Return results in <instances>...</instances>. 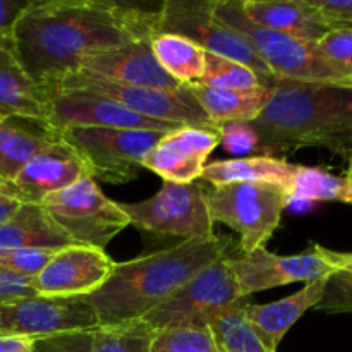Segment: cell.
I'll return each instance as SVG.
<instances>
[{"instance_id": "obj_1", "label": "cell", "mask_w": 352, "mask_h": 352, "mask_svg": "<svg viewBox=\"0 0 352 352\" xmlns=\"http://www.w3.org/2000/svg\"><path fill=\"white\" fill-rule=\"evenodd\" d=\"M158 33V10L103 0L30 2L12 28L14 48L41 98L91 55Z\"/></svg>"}, {"instance_id": "obj_2", "label": "cell", "mask_w": 352, "mask_h": 352, "mask_svg": "<svg viewBox=\"0 0 352 352\" xmlns=\"http://www.w3.org/2000/svg\"><path fill=\"white\" fill-rule=\"evenodd\" d=\"M234 239L213 236L182 241L172 248L113 265L105 284L89 296L100 325L143 320L188 284L196 274L226 258Z\"/></svg>"}, {"instance_id": "obj_3", "label": "cell", "mask_w": 352, "mask_h": 352, "mask_svg": "<svg viewBox=\"0 0 352 352\" xmlns=\"http://www.w3.org/2000/svg\"><path fill=\"white\" fill-rule=\"evenodd\" d=\"M250 124L260 140L258 150L270 157L316 146L327 134L352 124V88L278 79L265 109Z\"/></svg>"}, {"instance_id": "obj_4", "label": "cell", "mask_w": 352, "mask_h": 352, "mask_svg": "<svg viewBox=\"0 0 352 352\" xmlns=\"http://www.w3.org/2000/svg\"><path fill=\"white\" fill-rule=\"evenodd\" d=\"M213 14L250 41L277 79L346 85L352 76L342 65L330 60L316 43L254 24L243 12L241 0H213Z\"/></svg>"}, {"instance_id": "obj_5", "label": "cell", "mask_w": 352, "mask_h": 352, "mask_svg": "<svg viewBox=\"0 0 352 352\" xmlns=\"http://www.w3.org/2000/svg\"><path fill=\"white\" fill-rule=\"evenodd\" d=\"M213 223H226L241 236V253H253L274 236L289 205L287 192L274 184L230 182L206 189Z\"/></svg>"}, {"instance_id": "obj_6", "label": "cell", "mask_w": 352, "mask_h": 352, "mask_svg": "<svg viewBox=\"0 0 352 352\" xmlns=\"http://www.w3.org/2000/svg\"><path fill=\"white\" fill-rule=\"evenodd\" d=\"M167 133L110 127H69L57 136L74 148L88 168L89 177L109 184L134 181L143 160Z\"/></svg>"}, {"instance_id": "obj_7", "label": "cell", "mask_w": 352, "mask_h": 352, "mask_svg": "<svg viewBox=\"0 0 352 352\" xmlns=\"http://www.w3.org/2000/svg\"><path fill=\"white\" fill-rule=\"evenodd\" d=\"M158 33H175L198 43L206 54L220 55L253 69L261 86L274 88L278 79L258 57L250 41L213 14V0H168L158 10Z\"/></svg>"}, {"instance_id": "obj_8", "label": "cell", "mask_w": 352, "mask_h": 352, "mask_svg": "<svg viewBox=\"0 0 352 352\" xmlns=\"http://www.w3.org/2000/svg\"><path fill=\"white\" fill-rule=\"evenodd\" d=\"M58 91L95 93V95L113 100V102L120 103L126 109L133 110V112L140 113L143 117H148V119L164 120V122L179 124V126L219 129L208 119V116L203 112V109L196 102L188 86H182L179 89L129 86L74 71L65 76V78H62L50 91L45 93L43 102L47 96Z\"/></svg>"}, {"instance_id": "obj_9", "label": "cell", "mask_w": 352, "mask_h": 352, "mask_svg": "<svg viewBox=\"0 0 352 352\" xmlns=\"http://www.w3.org/2000/svg\"><path fill=\"white\" fill-rule=\"evenodd\" d=\"M52 220L74 244L105 250L107 244L129 226L119 203L103 195L91 177L79 179L40 203Z\"/></svg>"}, {"instance_id": "obj_10", "label": "cell", "mask_w": 352, "mask_h": 352, "mask_svg": "<svg viewBox=\"0 0 352 352\" xmlns=\"http://www.w3.org/2000/svg\"><path fill=\"white\" fill-rule=\"evenodd\" d=\"M129 223L157 236L182 237L184 241L215 236L201 182H165L160 191L144 201L119 203Z\"/></svg>"}, {"instance_id": "obj_11", "label": "cell", "mask_w": 352, "mask_h": 352, "mask_svg": "<svg viewBox=\"0 0 352 352\" xmlns=\"http://www.w3.org/2000/svg\"><path fill=\"white\" fill-rule=\"evenodd\" d=\"M239 299L243 296L226 256L203 268L143 320L155 330L175 325H206L213 315Z\"/></svg>"}, {"instance_id": "obj_12", "label": "cell", "mask_w": 352, "mask_h": 352, "mask_svg": "<svg viewBox=\"0 0 352 352\" xmlns=\"http://www.w3.org/2000/svg\"><path fill=\"white\" fill-rule=\"evenodd\" d=\"M100 325L86 296L79 298H31L0 302V336L40 339L74 330H93Z\"/></svg>"}, {"instance_id": "obj_13", "label": "cell", "mask_w": 352, "mask_h": 352, "mask_svg": "<svg viewBox=\"0 0 352 352\" xmlns=\"http://www.w3.org/2000/svg\"><path fill=\"white\" fill-rule=\"evenodd\" d=\"M243 298L294 282H311L336 272L325 248L313 244L299 254H275L265 248L241 256H227Z\"/></svg>"}, {"instance_id": "obj_14", "label": "cell", "mask_w": 352, "mask_h": 352, "mask_svg": "<svg viewBox=\"0 0 352 352\" xmlns=\"http://www.w3.org/2000/svg\"><path fill=\"white\" fill-rule=\"evenodd\" d=\"M48 127L55 134L69 127H110L172 133L179 124L153 120L105 96L86 91H58L45 98ZM58 138V136H57Z\"/></svg>"}, {"instance_id": "obj_15", "label": "cell", "mask_w": 352, "mask_h": 352, "mask_svg": "<svg viewBox=\"0 0 352 352\" xmlns=\"http://www.w3.org/2000/svg\"><path fill=\"white\" fill-rule=\"evenodd\" d=\"M113 265L103 250L71 244L52 254L43 270L31 278V285L43 298L89 296L105 284Z\"/></svg>"}, {"instance_id": "obj_16", "label": "cell", "mask_w": 352, "mask_h": 352, "mask_svg": "<svg viewBox=\"0 0 352 352\" xmlns=\"http://www.w3.org/2000/svg\"><path fill=\"white\" fill-rule=\"evenodd\" d=\"M219 144V129L181 126L160 138L144 157L143 168L158 174L165 182H196L206 167V158Z\"/></svg>"}, {"instance_id": "obj_17", "label": "cell", "mask_w": 352, "mask_h": 352, "mask_svg": "<svg viewBox=\"0 0 352 352\" xmlns=\"http://www.w3.org/2000/svg\"><path fill=\"white\" fill-rule=\"evenodd\" d=\"M89 177L88 168L74 148L58 138L38 151L12 181L21 203L40 205L47 196L62 191L79 179Z\"/></svg>"}, {"instance_id": "obj_18", "label": "cell", "mask_w": 352, "mask_h": 352, "mask_svg": "<svg viewBox=\"0 0 352 352\" xmlns=\"http://www.w3.org/2000/svg\"><path fill=\"white\" fill-rule=\"evenodd\" d=\"M78 71L119 85L162 89L182 88L160 67L151 52L150 40H141L117 50L91 55L78 65Z\"/></svg>"}, {"instance_id": "obj_19", "label": "cell", "mask_w": 352, "mask_h": 352, "mask_svg": "<svg viewBox=\"0 0 352 352\" xmlns=\"http://www.w3.org/2000/svg\"><path fill=\"white\" fill-rule=\"evenodd\" d=\"M0 117L36 120L48 126L40 88L17 58L12 31L0 34Z\"/></svg>"}, {"instance_id": "obj_20", "label": "cell", "mask_w": 352, "mask_h": 352, "mask_svg": "<svg viewBox=\"0 0 352 352\" xmlns=\"http://www.w3.org/2000/svg\"><path fill=\"white\" fill-rule=\"evenodd\" d=\"M241 7L254 24L311 43L333 30L308 0H241Z\"/></svg>"}, {"instance_id": "obj_21", "label": "cell", "mask_w": 352, "mask_h": 352, "mask_svg": "<svg viewBox=\"0 0 352 352\" xmlns=\"http://www.w3.org/2000/svg\"><path fill=\"white\" fill-rule=\"evenodd\" d=\"M329 277L330 275H325L308 282L301 291L280 301L268 305H248V318L268 352H277L280 340L296 325V322H299L308 309H315L322 299Z\"/></svg>"}, {"instance_id": "obj_22", "label": "cell", "mask_w": 352, "mask_h": 352, "mask_svg": "<svg viewBox=\"0 0 352 352\" xmlns=\"http://www.w3.org/2000/svg\"><path fill=\"white\" fill-rule=\"evenodd\" d=\"M71 244V237L36 203H21L12 219L0 223V250H62Z\"/></svg>"}, {"instance_id": "obj_23", "label": "cell", "mask_w": 352, "mask_h": 352, "mask_svg": "<svg viewBox=\"0 0 352 352\" xmlns=\"http://www.w3.org/2000/svg\"><path fill=\"white\" fill-rule=\"evenodd\" d=\"M55 140L57 134L36 120L0 117V175L12 182L21 168Z\"/></svg>"}, {"instance_id": "obj_24", "label": "cell", "mask_w": 352, "mask_h": 352, "mask_svg": "<svg viewBox=\"0 0 352 352\" xmlns=\"http://www.w3.org/2000/svg\"><path fill=\"white\" fill-rule=\"evenodd\" d=\"M296 164H289L280 157L258 155V157L232 158L208 164L203 168L201 177L212 186L230 184V182H260L274 184L287 192L294 175Z\"/></svg>"}, {"instance_id": "obj_25", "label": "cell", "mask_w": 352, "mask_h": 352, "mask_svg": "<svg viewBox=\"0 0 352 352\" xmlns=\"http://www.w3.org/2000/svg\"><path fill=\"white\" fill-rule=\"evenodd\" d=\"M188 88L217 127L232 120L253 122L270 98V89L261 86L254 89H220L191 82Z\"/></svg>"}, {"instance_id": "obj_26", "label": "cell", "mask_w": 352, "mask_h": 352, "mask_svg": "<svg viewBox=\"0 0 352 352\" xmlns=\"http://www.w3.org/2000/svg\"><path fill=\"white\" fill-rule=\"evenodd\" d=\"M160 67L181 86L198 82L205 74L206 52L189 38L175 33H157L150 40Z\"/></svg>"}, {"instance_id": "obj_27", "label": "cell", "mask_w": 352, "mask_h": 352, "mask_svg": "<svg viewBox=\"0 0 352 352\" xmlns=\"http://www.w3.org/2000/svg\"><path fill=\"white\" fill-rule=\"evenodd\" d=\"M248 298L239 299L206 323L220 352H268L248 318Z\"/></svg>"}, {"instance_id": "obj_28", "label": "cell", "mask_w": 352, "mask_h": 352, "mask_svg": "<svg viewBox=\"0 0 352 352\" xmlns=\"http://www.w3.org/2000/svg\"><path fill=\"white\" fill-rule=\"evenodd\" d=\"M292 201H342L351 203L346 181L318 167L298 165L287 189Z\"/></svg>"}, {"instance_id": "obj_29", "label": "cell", "mask_w": 352, "mask_h": 352, "mask_svg": "<svg viewBox=\"0 0 352 352\" xmlns=\"http://www.w3.org/2000/svg\"><path fill=\"white\" fill-rule=\"evenodd\" d=\"M157 330L144 320L98 325L91 332L93 352H151Z\"/></svg>"}, {"instance_id": "obj_30", "label": "cell", "mask_w": 352, "mask_h": 352, "mask_svg": "<svg viewBox=\"0 0 352 352\" xmlns=\"http://www.w3.org/2000/svg\"><path fill=\"white\" fill-rule=\"evenodd\" d=\"M198 82L220 89H254L261 86V79L253 69L213 54H206L205 74Z\"/></svg>"}, {"instance_id": "obj_31", "label": "cell", "mask_w": 352, "mask_h": 352, "mask_svg": "<svg viewBox=\"0 0 352 352\" xmlns=\"http://www.w3.org/2000/svg\"><path fill=\"white\" fill-rule=\"evenodd\" d=\"M151 352H220L206 325L165 327L155 332Z\"/></svg>"}, {"instance_id": "obj_32", "label": "cell", "mask_w": 352, "mask_h": 352, "mask_svg": "<svg viewBox=\"0 0 352 352\" xmlns=\"http://www.w3.org/2000/svg\"><path fill=\"white\" fill-rule=\"evenodd\" d=\"M57 250H41V248H19V250H0V267L33 278L43 270L45 265Z\"/></svg>"}, {"instance_id": "obj_33", "label": "cell", "mask_w": 352, "mask_h": 352, "mask_svg": "<svg viewBox=\"0 0 352 352\" xmlns=\"http://www.w3.org/2000/svg\"><path fill=\"white\" fill-rule=\"evenodd\" d=\"M315 309L329 315H337V313L352 315V274L340 270L330 274L322 299Z\"/></svg>"}, {"instance_id": "obj_34", "label": "cell", "mask_w": 352, "mask_h": 352, "mask_svg": "<svg viewBox=\"0 0 352 352\" xmlns=\"http://www.w3.org/2000/svg\"><path fill=\"white\" fill-rule=\"evenodd\" d=\"M219 133L220 144L226 148V151L237 155L239 158L258 150V144H260L256 131L253 129L250 122H243V120H232V122L222 124L219 127Z\"/></svg>"}, {"instance_id": "obj_35", "label": "cell", "mask_w": 352, "mask_h": 352, "mask_svg": "<svg viewBox=\"0 0 352 352\" xmlns=\"http://www.w3.org/2000/svg\"><path fill=\"white\" fill-rule=\"evenodd\" d=\"M93 330H74L34 339L33 352H93Z\"/></svg>"}, {"instance_id": "obj_36", "label": "cell", "mask_w": 352, "mask_h": 352, "mask_svg": "<svg viewBox=\"0 0 352 352\" xmlns=\"http://www.w3.org/2000/svg\"><path fill=\"white\" fill-rule=\"evenodd\" d=\"M316 45L330 60L352 72V24L333 28Z\"/></svg>"}, {"instance_id": "obj_37", "label": "cell", "mask_w": 352, "mask_h": 352, "mask_svg": "<svg viewBox=\"0 0 352 352\" xmlns=\"http://www.w3.org/2000/svg\"><path fill=\"white\" fill-rule=\"evenodd\" d=\"M31 296H38L31 285V278L0 267V302L31 298Z\"/></svg>"}, {"instance_id": "obj_38", "label": "cell", "mask_w": 352, "mask_h": 352, "mask_svg": "<svg viewBox=\"0 0 352 352\" xmlns=\"http://www.w3.org/2000/svg\"><path fill=\"white\" fill-rule=\"evenodd\" d=\"M332 28L352 24V0H308Z\"/></svg>"}, {"instance_id": "obj_39", "label": "cell", "mask_w": 352, "mask_h": 352, "mask_svg": "<svg viewBox=\"0 0 352 352\" xmlns=\"http://www.w3.org/2000/svg\"><path fill=\"white\" fill-rule=\"evenodd\" d=\"M316 146L327 148V150H330L332 153L351 155L352 157V124L327 134L325 138H322V140L316 143Z\"/></svg>"}, {"instance_id": "obj_40", "label": "cell", "mask_w": 352, "mask_h": 352, "mask_svg": "<svg viewBox=\"0 0 352 352\" xmlns=\"http://www.w3.org/2000/svg\"><path fill=\"white\" fill-rule=\"evenodd\" d=\"M30 0H0V34L10 33Z\"/></svg>"}, {"instance_id": "obj_41", "label": "cell", "mask_w": 352, "mask_h": 352, "mask_svg": "<svg viewBox=\"0 0 352 352\" xmlns=\"http://www.w3.org/2000/svg\"><path fill=\"white\" fill-rule=\"evenodd\" d=\"M34 339L19 336H0V352H33Z\"/></svg>"}, {"instance_id": "obj_42", "label": "cell", "mask_w": 352, "mask_h": 352, "mask_svg": "<svg viewBox=\"0 0 352 352\" xmlns=\"http://www.w3.org/2000/svg\"><path fill=\"white\" fill-rule=\"evenodd\" d=\"M325 254L336 270L352 274V253H337V251L327 250L325 248Z\"/></svg>"}, {"instance_id": "obj_43", "label": "cell", "mask_w": 352, "mask_h": 352, "mask_svg": "<svg viewBox=\"0 0 352 352\" xmlns=\"http://www.w3.org/2000/svg\"><path fill=\"white\" fill-rule=\"evenodd\" d=\"M21 201L12 198H0V223H6L7 220L12 219L14 213L19 210Z\"/></svg>"}, {"instance_id": "obj_44", "label": "cell", "mask_w": 352, "mask_h": 352, "mask_svg": "<svg viewBox=\"0 0 352 352\" xmlns=\"http://www.w3.org/2000/svg\"><path fill=\"white\" fill-rule=\"evenodd\" d=\"M0 198L17 199V192L14 184L10 181H7V179H3L2 175H0ZM17 201H19V199H17Z\"/></svg>"}, {"instance_id": "obj_45", "label": "cell", "mask_w": 352, "mask_h": 352, "mask_svg": "<svg viewBox=\"0 0 352 352\" xmlns=\"http://www.w3.org/2000/svg\"><path fill=\"white\" fill-rule=\"evenodd\" d=\"M347 186V192H349V199H351V205H352V157H349V168H347V175L344 177Z\"/></svg>"}, {"instance_id": "obj_46", "label": "cell", "mask_w": 352, "mask_h": 352, "mask_svg": "<svg viewBox=\"0 0 352 352\" xmlns=\"http://www.w3.org/2000/svg\"><path fill=\"white\" fill-rule=\"evenodd\" d=\"M344 86H349V88H352V76H351L349 79H347V82H346V85H344Z\"/></svg>"}]
</instances>
